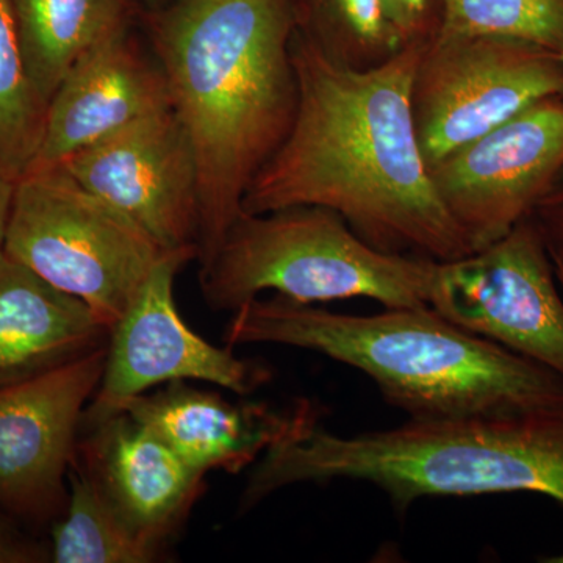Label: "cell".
I'll return each mask as SVG.
<instances>
[{
  "label": "cell",
  "mask_w": 563,
  "mask_h": 563,
  "mask_svg": "<svg viewBox=\"0 0 563 563\" xmlns=\"http://www.w3.org/2000/svg\"><path fill=\"white\" fill-rule=\"evenodd\" d=\"M107 346L0 387V510L44 528L65 514L81 417L98 390Z\"/></svg>",
  "instance_id": "cell-11"
},
{
  "label": "cell",
  "mask_w": 563,
  "mask_h": 563,
  "mask_svg": "<svg viewBox=\"0 0 563 563\" xmlns=\"http://www.w3.org/2000/svg\"><path fill=\"white\" fill-rule=\"evenodd\" d=\"M422 46L357 70L329 60L295 31L298 110L247 188L243 213L325 207L385 254L433 262L473 254L433 187L415 128L412 84Z\"/></svg>",
  "instance_id": "cell-1"
},
{
  "label": "cell",
  "mask_w": 563,
  "mask_h": 563,
  "mask_svg": "<svg viewBox=\"0 0 563 563\" xmlns=\"http://www.w3.org/2000/svg\"><path fill=\"white\" fill-rule=\"evenodd\" d=\"M110 331L87 303L0 250V387L107 346Z\"/></svg>",
  "instance_id": "cell-16"
},
{
  "label": "cell",
  "mask_w": 563,
  "mask_h": 563,
  "mask_svg": "<svg viewBox=\"0 0 563 563\" xmlns=\"http://www.w3.org/2000/svg\"><path fill=\"white\" fill-rule=\"evenodd\" d=\"M47 107L25 65L10 0H0V174L14 184L32 169Z\"/></svg>",
  "instance_id": "cell-20"
},
{
  "label": "cell",
  "mask_w": 563,
  "mask_h": 563,
  "mask_svg": "<svg viewBox=\"0 0 563 563\" xmlns=\"http://www.w3.org/2000/svg\"><path fill=\"white\" fill-rule=\"evenodd\" d=\"M14 190H16V184L0 174V250H2L3 240H5L11 206H13Z\"/></svg>",
  "instance_id": "cell-25"
},
{
  "label": "cell",
  "mask_w": 563,
  "mask_h": 563,
  "mask_svg": "<svg viewBox=\"0 0 563 563\" xmlns=\"http://www.w3.org/2000/svg\"><path fill=\"white\" fill-rule=\"evenodd\" d=\"M128 412L154 432L195 472L236 474L261 461L276 444L318 422L317 407L301 399L279 409L266 402H231L185 380L136 396Z\"/></svg>",
  "instance_id": "cell-14"
},
{
  "label": "cell",
  "mask_w": 563,
  "mask_h": 563,
  "mask_svg": "<svg viewBox=\"0 0 563 563\" xmlns=\"http://www.w3.org/2000/svg\"><path fill=\"white\" fill-rule=\"evenodd\" d=\"M25 65L49 103L85 52L132 27L139 0H10Z\"/></svg>",
  "instance_id": "cell-17"
},
{
  "label": "cell",
  "mask_w": 563,
  "mask_h": 563,
  "mask_svg": "<svg viewBox=\"0 0 563 563\" xmlns=\"http://www.w3.org/2000/svg\"><path fill=\"white\" fill-rule=\"evenodd\" d=\"M561 60H562V66H563V51H562V54H561Z\"/></svg>",
  "instance_id": "cell-30"
},
{
  "label": "cell",
  "mask_w": 563,
  "mask_h": 563,
  "mask_svg": "<svg viewBox=\"0 0 563 563\" xmlns=\"http://www.w3.org/2000/svg\"><path fill=\"white\" fill-rule=\"evenodd\" d=\"M195 251L165 252L124 314L111 328L98 390L81 417L80 431L121 413L129 401L157 385L203 380L247 396L268 383L262 363L218 347L188 328L174 299V280Z\"/></svg>",
  "instance_id": "cell-9"
},
{
  "label": "cell",
  "mask_w": 563,
  "mask_h": 563,
  "mask_svg": "<svg viewBox=\"0 0 563 563\" xmlns=\"http://www.w3.org/2000/svg\"><path fill=\"white\" fill-rule=\"evenodd\" d=\"M147 29L198 162L203 265L295 121L292 0H172L147 14Z\"/></svg>",
  "instance_id": "cell-2"
},
{
  "label": "cell",
  "mask_w": 563,
  "mask_h": 563,
  "mask_svg": "<svg viewBox=\"0 0 563 563\" xmlns=\"http://www.w3.org/2000/svg\"><path fill=\"white\" fill-rule=\"evenodd\" d=\"M429 307L563 379V292L532 217L485 250L437 263Z\"/></svg>",
  "instance_id": "cell-8"
},
{
  "label": "cell",
  "mask_w": 563,
  "mask_h": 563,
  "mask_svg": "<svg viewBox=\"0 0 563 563\" xmlns=\"http://www.w3.org/2000/svg\"><path fill=\"white\" fill-rule=\"evenodd\" d=\"M166 109L172 98L157 58L141 47L132 27L114 33L85 52L52 96L29 174L58 168L77 152Z\"/></svg>",
  "instance_id": "cell-13"
},
{
  "label": "cell",
  "mask_w": 563,
  "mask_h": 563,
  "mask_svg": "<svg viewBox=\"0 0 563 563\" xmlns=\"http://www.w3.org/2000/svg\"><path fill=\"white\" fill-rule=\"evenodd\" d=\"M437 263L385 254L335 211L295 206L243 213L201 265L199 282L217 312H233L268 290L301 303L366 298L384 309L422 307L429 306Z\"/></svg>",
  "instance_id": "cell-5"
},
{
  "label": "cell",
  "mask_w": 563,
  "mask_h": 563,
  "mask_svg": "<svg viewBox=\"0 0 563 563\" xmlns=\"http://www.w3.org/2000/svg\"><path fill=\"white\" fill-rule=\"evenodd\" d=\"M143 2H146V5H151L152 9L157 10L166 5V3L172 2V0H143Z\"/></svg>",
  "instance_id": "cell-28"
},
{
  "label": "cell",
  "mask_w": 563,
  "mask_h": 563,
  "mask_svg": "<svg viewBox=\"0 0 563 563\" xmlns=\"http://www.w3.org/2000/svg\"><path fill=\"white\" fill-rule=\"evenodd\" d=\"M225 346L301 347L358 369L409 420L520 412L563 401V379L429 306L336 313L276 295L233 310Z\"/></svg>",
  "instance_id": "cell-3"
},
{
  "label": "cell",
  "mask_w": 563,
  "mask_h": 563,
  "mask_svg": "<svg viewBox=\"0 0 563 563\" xmlns=\"http://www.w3.org/2000/svg\"><path fill=\"white\" fill-rule=\"evenodd\" d=\"M473 252L532 217L563 173V96L543 99L429 168Z\"/></svg>",
  "instance_id": "cell-10"
},
{
  "label": "cell",
  "mask_w": 563,
  "mask_h": 563,
  "mask_svg": "<svg viewBox=\"0 0 563 563\" xmlns=\"http://www.w3.org/2000/svg\"><path fill=\"white\" fill-rule=\"evenodd\" d=\"M439 35L520 40L561 55L563 0H443Z\"/></svg>",
  "instance_id": "cell-21"
},
{
  "label": "cell",
  "mask_w": 563,
  "mask_h": 563,
  "mask_svg": "<svg viewBox=\"0 0 563 563\" xmlns=\"http://www.w3.org/2000/svg\"><path fill=\"white\" fill-rule=\"evenodd\" d=\"M532 218L542 229L548 246L563 250V173L553 190L533 211Z\"/></svg>",
  "instance_id": "cell-23"
},
{
  "label": "cell",
  "mask_w": 563,
  "mask_h": 563,
  "mask_svg": "<svg viewBox=\"0 0 563 563\" xmlns=\"http://www.w3.org/2000/svg\"><path fill=\"white\" fill-rule=\"evenodd\" d=\"M0 563H18L16 559L13 558L9 553V551L3 550V548H0Z\"/></svg>",
  "instance_id": "cell-27"
},
{
  "label": "cell",
  "mask_w": 563,
  "mask_h": 563,
  "mask_svg": "<svg viewBox=\"0 0 563 563\" xmlns=\"http://www.w3.org/2000/svg\"><path fill=\"white\" fill-rule=\"evenodd\" d=\"M550 247L551 258H553L554 272L555 276H558L559 285H561V290L563 292V250H558V247Z\"/></svg>",
  "instance_id": "cell-26"
},
{
  "label": "cell",
  "mask_w": 563,
  "mask_h": 563,
  "mask_svg": "<svg viewBox=\"0 0 563 563\" xmlns=\"http://www.w3.org/2000/svg\"><path fill=\"white\" fill-rule=\"evenodd\" d=\"M2 250L110 329L168 252L62 166L18 181Z\"/></svg>",
  "instance_id": "cell-6"
},
{
  "label": "cell",
  "mask_w": 563,
  "mask_h": 563,
  "mask_svg": "<svg viewBox=\"0 0 563 563\" xmlns=\"http://www.w3.org/2000/svg\"><path fill=\"white\" fill-rule=\"evenodd\" d=\"M62 168L128 214L163 251L198 255V162L173 109L133 122L77 152Z\"/></svg>",
  "instance_id": "cell-12"
},
{
  "label": "cell",
  "mask_w": 563,
  "mask_h": 563,
  "mask_svg": "<svg viewBox=\"0 0 563 563\" xmlns=\"http://www.w3.org/2000/svg\"><path fill=\"white\" fill-rule=\"evenodd\" d=\"M380 3L406 46L426 44L439 35L443 0H380Z\"/></svg>",
  "instance_id": "cell-22"
},
{
  "label": "cell",
  "mask_w": 563,
  "mask_h": 563,
  "mask_svg": "<svg viewBox=\"0 0 563 563\" xmlns=\"http://www.w3.org/2000/svg\"><path fill=\"white\" fill-rule=\"evenodd\" d=\"M563 96L561 55L499 36L437 35L422 46L412 111L428 168L533 103Z\"/></svg>",
  "instance_id": "cell-7"
},
{
  "label": "cell",
  "mask_w": 563,
  "mask_h": 563,
  "mask_svg": "<svg viewBox=\"0 0 563 563\" xmlns=\"http://www.w3.org/2000/svg\"><path fill=\"white\" fill-rule=\"evenodd\" d=\"M542 562H547V563H563V554L551 555V558L542 559Z\"/></svg>",
  "instance_id": "cell-29"
},
{
  "label": "cell",
  "mask_w": 563,
  "mask_h": 563,
  "mask_svg": "<svg viewBox=\"0 0 563 563\" xmlns=\"http://www.w3.org/2000/svg\"><path fill=\"white\" fill-rule=\"evenodd\" d=\"M80 433L74 457L133 531L166 548L201 495L203 474L128 412Z\"/></svg>",
  "instance_id": "cell-15"
},
{
  "label": "cell",
  "mask_w": 563,
  "mask_h": 563,
  "mask_svg": "<svg viewBox=\"0 0 563 563\" xmlns=\"http://www.w3.org/2000/svg\"><path fill=\"white\" fill-rule=\"evenodd\" d=\"M296 31L336 65L366 70L406 47L380 0H292Z\"/></svg>",
  "instance_id": "cell-19"
},
{
  "label": "cell",
  "mask_w": 563,
  "mask_h": 563,
  "mask_svg": "<svg viewBox=\"0 0 563 563\" xmlns=\"http://www.w3.org/2000/svg\"><path fill=\"white\" fill-rule=\"evenodd\" d=\"M0 548L9 551L18 563L49 561V550L33 542L21 531V526L0 510Z\"/></svg>",
  "instance_id": "cell-24"
},
{
  "label": "cell",
  "mask_w": 563,
  "mask_h": 563,
  "mask_svg": "<svg viewBox=\"0 0 563 563\" xmlns=\"http://www.w3.org/2000/svg\"><path fill=\"white\" fill-rule=\"evenodd\" d=\"M165 548L133 531L76 457L68 473V504L52 525L55 563H151Z\"/></svg>",
  "instance_id": "cell-18"
},
{
  "label": "cell",
  "mask_w": 563,
  "mask_h": 563,
  "mask_svg": "<svg viewBox=\"0 0 563 563\" xmlns=\"http://www.w3.org/2000/svg\"><path fill=\"white\" fill-rule=\"evenodd\" d=\"M372 484L396 509L432 496L537 493L563 507V401L520 412L409 420L339 435L313 424L272 448L243 490L250 510L296 484Z\"/></svg>",
  "instance_id": "cell-4"
}]
</instances>
